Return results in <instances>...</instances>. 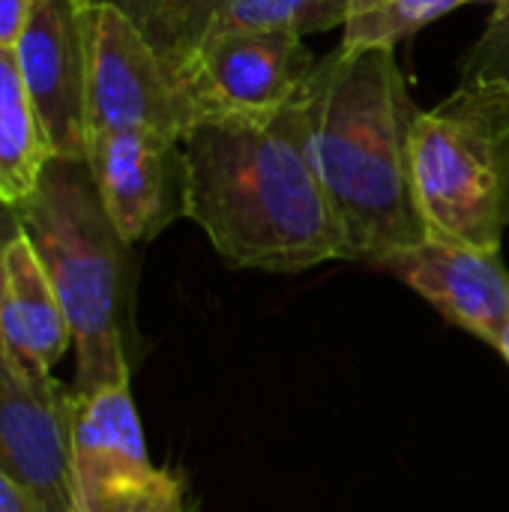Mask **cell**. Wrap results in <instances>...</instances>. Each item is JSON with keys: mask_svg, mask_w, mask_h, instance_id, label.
I'll list each match as a JSON object with an SVG mask.
<instances>
[{"mask_svg": "<svg viewBox=\"0 0 509 512\" xmlns=\"http://www.w3.org/2000/svg\"><path fill=\"white\" fill-rule=\"evenodd\" d=\"M183 147V216L231 267L300 273L342 258L297 96L261 114L198 120Z\"/></svg>", "mask_w": 509, "mask_h": 512, "instance_id": "cell-1", "label": "cell"}, {"mask_svg": "<svg viewBox=\"0 0 509 512\" xmlns=\"http://www.w3.org/2000/svg\"><path fill=\"white\" fill-rule=\"evenodd\" d=\"M309 156L342 231V261L381 264L429 237L411 183V102L393 48H333L297 90Z\"/></svg>", "mask_w": 509, "mask_h": 512, "instance_id": "cell-2", "label": "cell"}, {"mask_svg": "<svg viewBox=\"0 0 509 512\" xmlns=\"http://www.w3.org/2000/svg\"><path fill=\"white\" fill-rule=\"evenodd\" d=\"M30 237L72 330L78 396L129 384V243L108 219L87 159H51L9 207Z\"/></svg>", "mask_w": 509, "mask_h": 512, "instance_id": "cell-3", "label": "cell"}, {"mask_svg": "<svg viewBox=\"0 0 509 512\" xmlns=\"http://www.w3.org/2000/svg\"><path fill=\"white\" fill-rule=\"evenodd\" d=\"M411 183L435 237L501 252L509 225V84L462 81L411 132Z\"/></svg>", "mask_w": 509, "mask_h": 512, "instance_id": "cell-4", "label": "cell"}, {"mask_svg": "<svg viewBox=\"0 0 509 512\" xmlns=\"http://www.w3.org/2000/svg\"><path fill=\"white\" fill-rule=\"evenodd\" d=\"M87 57V129L153 132L183 141L195 114L144 33L111 3L81 6Z\"/></svg>", "mask_w": 509, "mask_h": 512, "instance_id": "cell-5", "label": "cell"}, {"mask_svg": "<svg viewBox=\"0 0 509 512\" xmlns=\"http://www.w3.org/2000/svg\"><path fill=\"white\" fill-rule=\"evenodd\" d=\"M72 465L81 512H186L180 483L147 456L129 384L75 393Z\"/></svg>", "mask_w": 509, "mask_h": 512, "instance_id": "cell-6", "label": "cell"}, {"mask_svg": "<svg viewBox=\"0 0 509 512\" xmlns=\"http://www.w3.org/2000/svg\"><path fill=\"white\" fill-rule=\"evenodd\" d=\"M315 66L303 36L237 30L207 36L177 72L195 123L219 114H261L288 105Z\"/></svg>", "mask_w": 509, "mask_h": 512, "instance_id": "cell-7", "label": "cell"}, {"mask_svg": "<svg viewBox=\"0 0 509 512\" xmlns=\"http://www.w3.org/2000/svg\"><path fill=\"white\" fill-rule=\"evenodd\" d=\"M72 387L0 366V468L39 512H81L72 465Z\"/></svg>", "mask_w": 509, "mask_h": 512, "instance_id": "cell-8", "label": "cell"}, {"mask_svg": "<svg viewBox=\"0 0 509 512\" xmlns=\"http://www.w3.org/2000/svg\"><path fill=\"white\" fill-rule=\"evenodd\" d=\"M18 69L54 159H87V57L81 3L33 0L15 42Z\"/></svg>", "mask_w": 509, "mask_h": 512, "instance_id": "cell-9", "label": "cell"}, {"mask_svg": "<svg viewBox=\"0 0 509 512\" xmlns=\"http://www.w3.org/2000/svg\"><path fill=\"white\" fill-rule=\"evenodd\" d=\"M87 168L117 234L135 246L183 216V147L153 132H96Z\"/></svg>", "mask_w": 509, "mask_h": 512, "instance_id": "cell-10", "label": "cell"}, {"mask_svg": "<svg viewBox=\"0 0 509 512\" xmlns=\"http://www.w3.org/2000/svg\"><path fill=\"white\" fill-rule=\"evenodd\" d=\"M375 267L402 279L447 321L489 345L509 318V273L501 252L429 234Z\"/></svg>", "mask_w": 509, "mask_h": 512, "instance_id": "cell-11", "label": "cell"}, {"mask_svg": "<svg viewBox=\"0 0 509 512\" xmlns=\"http://www.w3.org/2000/svg\"><path fill=\"white\" fill-rule=\"evenodd\" d=\"M3 261V345L9 369L21 378H51L54 366L72 348V330L54 285L21 225L6 246Z\"/></svg>", "mask_w": 509, "mask_h": 512, "instance_id": "cell-12", "label": "cell"}, {"mask_svg": "<svg viewBox=\"0 0 509 512\" xmlns=\"http://www.w3.org/2000/svg\"><path fill=\"white\" fill-rule=\"evenodd\" d=\"M51 159L15 48L0 45V204L15 207L27 201Z\"/></svg>", "mask_w": 509, "mask_h": 512, "instance_id": "cell-13", "label": "cell"}, {"mask_svg": "<svg viewBox=\"0 0 509 512\" xmlns=\"http://www.w3.org/2000/svg\"><path fill=\"white\" fill-rule=\"evenodd\" d=\"M117 6L153 45L177 81L180 66L204 39L219 0H102Z\"/></svg>", "mask_w": 509, "mask_h": 512, "instance_id": "cell-14", "label": "cell"}, {"mask_svg": "<svg viewBox=\"0 0 509 512\" xmlns=\"http://www.w3.org/2000/svg\"><path fill=\"white\" fill-rule=\"evenodd\" d=\"M345 18L348 0H219L204 39L237 30H282L309 36L345 27Z\"/></svg>", "mask_w": 509, "mask_h": 512, "instance_id": "cell-15", "label": "cell"}, {"mask_svg": "<svg viewBox=\"0 0 509 512\" xmlns=\"http://www.w3.org/2000/svg\"><path fill=\"white\" fill-rule=\"evenodd\" d=\"M468 3H483V0H348L342 45L396 48V42L414 36L426 24ZM489 3L507 6L509 0H489Z\"/></svg>", "mask_w": 509, "mask_h": 512, "instance_id": "cell-16", "label": "cell"}, {"mask_svg": "<svg viewBox=\"0 0 509 512\" xmlns=\"http://www.w3.org/2000/svg\"><path fill=\"white\" fill-rule=\"evenodd\" d=\"M465 78L462 81H480V78H498L509 84V3L495 6L489 27L474 42L462 63Z\"/></svg>", "mask_w": 509, "mask_h": 512, "instance_id": "cell-17", "label": "cell"}, {"mask_svg": "<svg viewBox=\"0 0 509 512\" xmlns=\"http://www.w3.org/2000/svg\"><path fill=\"white\" fill-rule=\"evenodd\" d=\"M30 9H33V0H0V45L15 48Z\"/></svg>", "mask_w": 509, "mask_h": 512, "instance_id": "cell-18", "label": "cell"}, {"mask_svg": "<svg viewBox=\"0 0 509 512\" xmlns=\"http://www.w3.org/2000/svg\"><path fill=\"white\" fill-rule=\"evenodd\" d=\"M15 231H18V219L9 207H3V213H0V366L3 369H9L6 345H3V297H6V261H3V255H6V246L15 237Z\"/></svg>", "mask_w": 509, "mask_h": 512, "instance_id": "cell-19", "label": "cell"}, {"mask_svg": "<svg viewBox=\"0 0 509 512\" xmlns=\"http://www.w3.org/2000/svg\"><path fill=\"white\" fill-rule=\"evenodd\" d=\"M0 512H39L27 492L0 468Z\"/></svg>", "mask_w": 509, "mask_h": 512, "instance_id": "cell-20", "label": "cell"}, {"mask_svg": "<svg viewBox=\"0 0 509 512\" xmlns=\"http://www.w3.org/2000/svg\"><path fill=\"white\" fill-rule=\"evenodd\" d=\"M492 348H498V354H501V357L509 363V318L504 321V327L498 330V336H495Z\"/></svg>", "mask_w": 509, "mask_h": 512, "instance_id": "cell-21", "label": "cell"}, {"mask_svg": "<svg viewBox=\"0 0 509 512\" xmlns=\"http://www.w3.org/2000/svg\"><path fill=\"white\" fill-rule=\"evenodd\" d=\"M75 3H81V6H84V3H90V0H75Z\"/></svg>", "mask_w": 509, "mask_h": 512, "instance_id": "cell-22", "label": "cell"}]
</instances>
